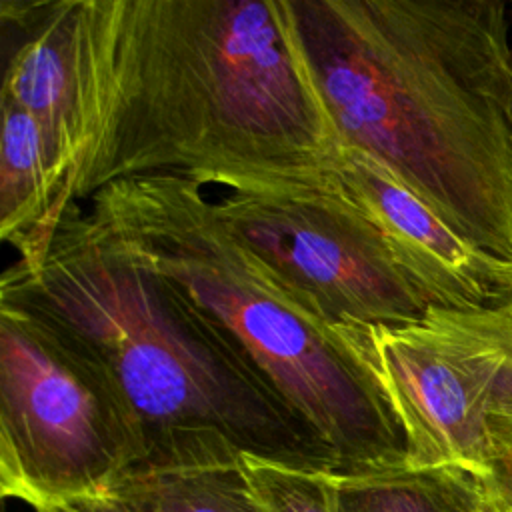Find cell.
Instances as JSON below:
<instances>
[{"label":"cell","mask_w":512,"mask_h":512,"mask_svg":"<svg viewBox=\"0 0 512 512\" xmlns=\"http://www.w3.org/2000/svg\"><path fill=\"white\" fill-rule=\"evenodd\" d=\"M74 64L64 212L150 174L328 170L342 144L292 0H78Z\"/></svg>","instance_id":"1"},{"label":"cell","mask_w":512,"mask_h":512,"mask_svg":"<svg viewBox=\"0 0 512 512\" xmlns=\"http://www.w3.org/2000/svg\"><path fill=\"white\" fill-rule=\"evenodd\" d=\"M342 144L512 262V48L498 0H292Z\"/></svg>","instance_id":"2"},{"label":"cell","mask_w":512,"mask_h":512,"mask_svg":"<svg viewBox=\"0 0 512 512\" xmlns=\"http://www.w3.org/2000/svg\"><path fill=\"white\" fill-rule=\"evenodd\" d=\"M0 298L42 318L108 384L140 436L136 468L246 454L300 470H338L314 434L98 232L84 204L66 208L38 272L14 264L2 274Z\"/></svg>","instance_id":"3"},{"label":"cell","mask_w":512,"mask_h":512,"mask_svg":"<svg viewBox=\"0 0 512 512\" xmlns=\"http://www.w3.org/2000/svg\"><path fill=\"white\" fill-rule=\"evenodd\" d=\"M98 232L150 274L334 456L336 472L406 462L404 434L334 328L176 174L112 182L86 200Z\"/></svg>","instance_id":"4"},{"label":"cell","mask_w":512,"mask_h":512,"mask_svg":"<svg viewBox=\"0 0 512 512\" xmlns=\"http://www.w3.org/2000/svg\"><path fill=\"white\" fill-rule=\"evenodd\" d=\"M140 436L96 370L42 318L0 298V492L38 508L110 492Z\"/></svg>","instance_id":"5"},{"label":"cell","mask_w":512,"mask_h":512,"mask_svg":"<svg viewBox=\"0 0 512 512\" xmlns=\"http://www.w3.org/2000/svg\"><path fill=\"white\" fill-rule=\"evenodd\" d=\"M212 186L220 222L268 262L330 326L402 324L430 308L378 228L328 170L234 174Z\"/></svg>","instance_id":"6"},{"label":"cell","mask_w":512,"mask_h":512,"mask_svg":"<svg viewBox=\"0 0 512 512\" xmlns=\"http://www.w3.org/2000/svg\"><path fill=\"white\" fill-rule=\"evenodd\" d=\"M352 362L392 410L416 468L488 474V402L504 360L498 306H430L402 324H332Z\"/></svg>","instance_id":"7"},{"label":"cell","mask_w":512,"mask_h":512,"mask_svg":"<svg viewBox=\"0 0 512 512\" xmlns=\"http://www.w3.org/2000/svg\"><path fill=\"white\" fill-rule=\"evenodd\" d=\"M334 174L378 228L388 252L430 306L476 310L494 306L498 258L460 236L384 162L340 144Z\"/></svg>","instance_id":"8"},{"label":"cell","mask_w":512,"mask_h":512,"mask_svg":"<svg viewBox=\"0 0 512 512\" xmlns=\"http://www.w3.org/2000/svg\"><path fill=\"white\" fill-rule=\"evenodd\" d=\"M76 2L2 0L0 8L2 24H10L16 32L0 100L26 110L38 120L56 150L66 178L76 152Z\"/></svg>","instance_id":"9"},{"label":"cell","mask_w":512,"mask_h":512,"mask_svg":"<svg viewBox=\"0 0 512 512\" xmlns=\"http://www.w3.org/2000/svg\"><path fill=\"white\" fill-rule=\"evenodd\" d=\"M0 238L38 272L64 216V168L42 126L26 110L0 100Z\"/></svg>","instance_id":"10"},{"label":"cell","mask_w":512,"mask_h":512,"mask_svg":"<svg viewBox=\"0 0 512 512\" xmlns=\"http://www.w3.org/2000/svg\"><path fill=\"white\" fill-rule=\"evenodd\" d=\"M330 476L338 512H496L484 478L458 466L402 464Z\"/></svg>","instance_id":"11"},{"label":"cell","mask_w":512,"mask_h":512,"mask_svg":"<svg viewBox=\"0 0 512 512\" xmlns=\"http://www.w3.org/2000/svg\"><path fill=\"white\" fill-rule=\"evenodd\" d=\"M138 512H268L242 456L230 462L136 468L110 490Z\"/></svg>","instance_id":"12"},{"label":"cell","mask_w":512,"mask_h":512,"mask_svg":"<svg viewBox=\"0 0 512 512\" xmlns=\"http://www.w3.org/2000/svg\"><path fill=\"white\" fill-rule=\"evenodd\" d=\"M504 360L488 402V474L496 510H512V306L500 304Z\"/></svg>","instance_id":"13"},{"label":"cell","mask_w":512,"mask_h":512,"mask_svg":"<svg viewBox=\"0 0 512 512\" xmlns=\"http://www.w3.org/2000/svg\"><path fill=\"white\" fill-rule=\"evenodd\" d=\"M246 476L268 512H338L328 472H312L242 456Z\"/></svg>","instance_id":"14"},{"label":"cell","mask_w":512,"mask_h":512,"mask_svg":"<svg viewBox=\"0 0 512 512\" xmlns=\"http://www.w3.org/2000/svg\"><path fill=\"white\" fill-rule=\"evenodd\" d=\"M36 512H138V510L118 494L106 492V494H92V496L62 500V502L38 508Z\"/></svg>","instance_id":"15"},{"label":"cell","mask_w":512,"mask_h":512,"mask_svg":"<svg viewBox=\"0 0 512 512\" xmlns=\"http://www.w3.org/2000/svg\"><path fill=\"white\" fill-rule=\"evenodd\" d=\"M512 306V262L498 260L494 268V306Z\"/></svg>","instance_id":"16"},{"label":"cell","mask_w":512,"mask_h":512,"mask_svg":"<svg viewBox=\"0 0 512 512\" xmlns=\"http://www.w3.org/2000/svg\"><path fill=\"white\" fill-rule=\"evenodd\" d=\"M496 512H500V510H496ZM508 512H512V510H508Z\"/></svg>","instance_id":"17"}]
</instances>
